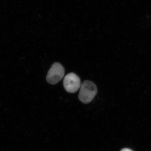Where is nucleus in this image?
Listing matches in <instances>:
<instances>
[{"label":"nucleus","instance_id":"nucleus-4","mask_svg":"<svg viewBox=\"0 0 151 151\" xmlns=\"http://www.w3.org/2000/svg\"><path fill=\"white\" fill-rule=\"evenodd\" d=\"M121 151H133L132 150H130L129 149L124 148L122 149Z\"/></svg>","mask_w":151,"mask_h":151},{"label":"nucleus","instance_id":"nucleus-2","mask_svg":"<svg viewBox=\"0 0 151 151\" xmlns=\"http://www.w3.org/2000/svg\"><path fill=\"white\" fill-rule=\"evenodd\" d=\"M65 70L63 66L58 63H55L49 70L46 80L51 84H57L63 78Z\"/></svg>","mask_w":151,"mask_h":151},{"label":"nucleus","instance_id":"nucleus-3","mask_svg":"<svg viewBox=\"0 0 151 151\" xmlns=\"http://www.w3.org/2000/svg\"><path fill=\"white\" fill-rule=\"evenodd\" d=\"M63 86L67 92L70 93H75L81 86L80 78L75 73H68L64 78Z\"/></svg>","mask_w":151,"mask_h":151},{"label":"nucleus","instance_id":"nucleus-1","mask_svg":"<svg viewBox=\"0 0 151 151\" xmlns=\"http://www.w3.org/2000/svg\"><path fill=\"white\" fill-rule=\"evenodd\" d=\"M97 91L96 85L92 81L86 80L80 86L79 100L84 104L90 103L97 94Z\"/></svg>","mask_w":151,"mask_h":151}]
</instances>
